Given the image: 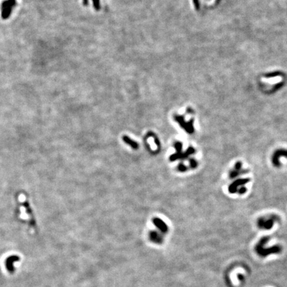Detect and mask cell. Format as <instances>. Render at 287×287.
<instances>
[{"label": "cell", "instance_id": "6da1fadb", "mask_svg": "<svg viewBox=\"0 0 287 287\" xmlns=\"http://www.w3.org/2000/svg\"><path fill=\"white\" fill-rule=\"evenodd\" d=\"M270 241V237L265 236L262 237L259 242L256 244L255 247V251L259 256L261 257H266L269 255L278 254L282 251V247L281 245H274L271 247H265V245Z\"/></svg>", "mask_w": 287, "mask_h": 287}, {"label": "cell", "instance_id": "7a4b0ae2", "mask_svg": "<svg viewBox=\"0 0 287 287\" xmlns=\"http://www.w3.org/2000/svg\"><path fill=\"white\" fill-rule=\"evenodd\" d=\"M278 220L279 217L275 215L269 217H260L256 221V225L260 229L270 230L273 227L274 223Z\"/></svg>", "mask_w": 287, "mask_h": 287}, {"label": "cell", "instance_id": "3957f363", "mask_svg": "<svg viewBox=\"0 0 287 287\" xmlns=\"http://www.w3.org/2000/svg\"><path fill=\"white\" fill-rule=\"evenodd\" d=\"M175 120H176L177 123L180 124V126L182 127L185 131L187 132V134H193L195 133L194 119H191L190 121L187 122L185 120L183 116H176Z\"/></svg>", "mask_w": 287, "mask_h": 287}, {"label": "cell", "instance_id": "277c9868", "mask_svg": "<svg viewBox=\"0 0 287 287\" xmlns=\"http://www.w3.org/2000/svg\"><path fill=\"white\" fill-rule=\"evenodd\" d=\"M280 158H287V149L278 148L273 152L271 157V162L275 168H280L281 166Z\"/></svg>", "mask_w": 287, "mask_h": 287}, {"label": "cell", "instance_id": "5b68a950", "mask_svg": "<svg viewBox=\"0 0 287 287\" xmlns=\"http://www.w3.org/2000/svg\"><path fill=\"white\" fill-rule=\"evenodd\" d=\"M249 182H250V179L249 178L237 179L236 180L233 181V182L229 185L228 187V191L231 194H236L238 189L241 186H245V184L248 183Z\"/></svg>", "mask_w": 287, "mask_h": 287}, {"label": "cell", "instance_id": "8992f818", "mask_svg": "<svg viewBox=\"0 0 287 287\" xmlns=\"http://www.w3.org/2000/svg\"><path fill=\"white\" fill-rule=\"evenodd\" d=\"M249 171L248 169H241V170H238V169H232L231 171L229 173V177L231 180H234L236 179L238 176H240L241 175L245 174V173H247Z\"/></svg>", "mask_w": 287, "mask_h": 287}, {"label": "cell", "instance_id": "52a82bcc", "mask_svg": "<svg viewBox=\"0 0 287 287\" xmlns=\"http://www.w3.org/2000/svg\"><path fill=\"white\" fill-rule=\"evenodd\" d=\"M189 163H190V168L193 169L197 168L199 165L198 161L195 160V158H190V159L189 160Z\"/></svg>", "mask_w": 287, "mask_h": 287}, {"label": "cell", "instance_id": "ba28073f", "mask_svg": "<svg viewBox=\"0 0 287 287\" xmlns=\"http://www.w3.org/2000/svg\"><path fill=\"white\" fill-rule=\"evenodd\" d=\"M247 191V188L245 187V186H241L239 189H238L237 193L240 194V195H243V194H245V193H246Z\"/></svg>", "mask_w": 287, "mask_h": 287}, {"label": "cell", "instance_id": "9c48e42d", "mask_svg": "<svg viewBox=\"0 0 287 287\" xmlns=\"http://www.w3.org/2000/svg\"><path fill=\"white\" fill-rule=\"evenodd\" d=\"M187 169V167L186 165H185L183 164H180L178 165V170L181 172H186Z\"/></svg>", "mask_w": 287, "mask_h": 287}, {"label": "cell", "instance_id": "30bf717a", "mask_svg": "<svg viewBox=\"0 0 287 287\" xmlns=\"http://www.w3.org/2000/svg\"><path fill=\"white\" fill-rule=\"evenodd\" d=\"M242 166H243L242 162H237L235 163V166H234L233 168L235 169H238V170H241V169H242Z\"/></svg>", "mask_w": 287, "mask_h": 287}, {"label": "cell", "instance_id": "8fae6325", "mask_svg": "<svg viewBox=\"0 0 287 287\" xmlns=\"http://www.w3.org/2000/svg\"><path fill=\"white\" fill-rule=\"evenodd\" d=\"M238 278L240 279V280H242V279L243 278V277L242 275H241V274H239V277H238Z\"/></svg>", "mask_w": 287, "mask_h": 287}]
</instances>
